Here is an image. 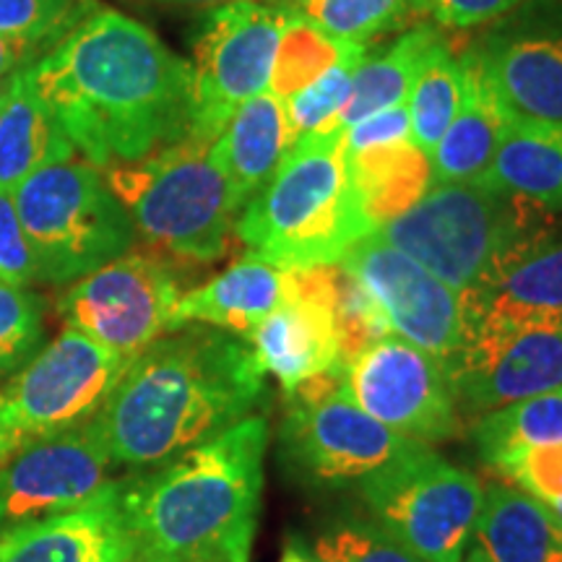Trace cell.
I'll use <instances>...</instances> for the list:
<instances>
[{
  "instance_id": "38",
  "label": "cell",
  "mask_w": 562,
  "mask_h": 562,
  "mask_svg": "<svg viewBox=\"0 0 562 562\" xmlns=\"http://www.w3.org/2000/svg\"><path fill=\"white\" fill-rule=\"evenodd\" d=\"M501 472L518 490L544 505L562 503V442L560 446L531 448L503 467Z\"/></svg>"
},
{
  "instance_id": "13",
  "label": "cell",
  "mask_w": 562,
  "mask_h": 562,
  "mask_svg": "<svg viewBox=\"0 0 562 562\" xmlns=\"http://www.w3.org/2000/svg\"><path fill=\"white\" fill-rule=\"evenodd\" d=\"M446 364L461 417L562 389V323H463V341Z\"/></svg>"
},
{
  "instance_id": "5",
  "label": "cell",
  "mask_w": 562,
  "mask_h": 562,
  "mask_svg": "<svg viewBox=\"0 0 562 562\" xmlns=\"http://www.w3.org/2000/svg\"><path fill=\"white\" fill-rule=\"evenodd\" d=\"M214 140L188 136L128 165L104 167V180L128 211L136 235L180 263H211L229 248L240 203L216 165Z\"/></svg>"
},
{
  "instance_id": "3",
  "label": "cell",
  "mask_w": 562,
  "mask_h": 562,
  "mask_svg": "<svg viewBox=\"0 0 562 562\" xmlns=\"http://www.w3.org/2000/svg\"><path fill=\"white\" fill-rule=\"evenodd\" d=\"M269 440V419L256 414L121 480L133 562H250Z\"/></svg>"
},
{
  "instance_id": "8",
  "label": "cell",
  "mask_w": 562,
  "mask_h": 562,
  "mask_svg": "<svg viewBox=\"0 0 562 562\" xmlns=\"http://www.w3.org/2000/svg\"><path fill=\"white\" fill-rule=\"evenodd\" d=\"M339 368L321 372L286 398L277 446L281 469L315 492L357 490L417 442L389 430L349 398Z\"/></svg>"
},
{
  "instance_id": "16",
  "label": "cell",
  "mask_w": 562,
  "mask_h": 562,
  "mask_svg": "<svg viewBox=\"0 0 562 562\" xmlns=\"http://www.w3.org/2000/svg\"><path fill=\"white\" fill-rule=\"evenodd\" d=\"M339 266L378 302L391 334L414 344L440 362L451 360L463 341V297L370 232L344 252Z\"/></svg>"
},
{
  "instance_id": "42",
  "label": "cell",
  "mask_w": 562,
  "mask_h": 562,
  "mask_svg": "<svg viewBox=\"0 0 562 562\" xmlns=\"http://www.w3.org/2000/svg\"><path fill=\"white\" fill-rule=\"evenodd\" d=\"M45 55H47L45 47L34 45V42L0 34V81L11 79V76L19 74L21 68L34 66V63L45 58Z\"/></svg>"
},
{
  "instance_id": "41",
  "label": "cell",
  "mask_w": 562,
  "mask_h": 562,
  "mask_svg": "<svg viewBox=\"0 0 562 562\" xmlns=\"http://www.w3.org/2000/svg\"><path fill=\"white\" fill-rule=\"evenodd\" d=\"M518 3L521 0H419V9H425L442 26L469 30V26L492 24Z\"/></svg>"
},
{
  "instance_id": "19",
  "label": "cell",
  "mask_w": 562,
  "mask_h": 562,
  "mask_svg": "<svg viewBox=\"0 0 562 562\" xmlns=\"http://www.w3.org/2000/svg\"><path fill=\"white\" fill-rule=\"evenodd\" d=\"M461 297L463 323H562V224H554L552 214L531 224Z\"/></svg>"
},
{
  "instance_id": "26",
  "label": "cell",
  "mask_w": 562,
  "mask_h": 562,
  "mask_svg": "<svg viewBox=\"0 0 562 562\" xmlns=\"http://www.w3.org/2000/svg\"><path fill=\"white\" fill-rule=\"evenodd\" d=\"M74 157V144L34 89L30 68H21L0 110V191L13 193L42 167Z\"/></svg>"
},
{
  "instance_id": "30",
  "label": "cell",
  "mask_w": 562,
  "mask_h": 562,
  "mask_svg": "<svg viewBox=\"0 0 562 562\" xmlns=\"http://www.w3.org/2000/svg\"><path fill=\"white\" fill-rule=\"evenodd\" d=\"M357 47L362 45L331 37V34L323 32L318 24H313L297 9V13L290 19V24L281 32L277 58H273L271 68L269 91L277 94L279 100H290L300 89L311 87L315 79H321L326 70L339 66Z\"/></svg>"
},
{
  "instance_id": "29",
  "label": "cell",
  "mask_w": 562,
  "mask_h": 562,
  "mask_svg": "<svg viewBox=\"0 0 562 562\" xmlns=\"http://www.w3.org/2000/svg\"><path fill=\"white\" fill-rule=\"evenodd\" d=\"M480 461L503 469L531 448L562 442V389L505 404L474 419L469 432Z\"/></svg>"
},
{
  "instance_id": "48",
  "label": "cell",
  "mask_w": 562,
  "mask_h": 562,
  "mask_svg": "<svg viewBox=\"0 0 562 562\" xmlns=\"http://www.w3.org/2000/svg\"><path fill=\"white\" fill-rule=\"evenodd\" d=\"M463 562H474V560H469V558H463Z\"/></svg>"
},
{
  "instance_id": "22",
  "label": "cell",
  "mask_w": 562,
  "mask_h": 562,
  "mask_svg": "<svg viewBox=\"0 0 562 562\" xmlns=\"http://www.w3.org/2000/svg\"><path fill=\"white\" fill-rule=\"evenodd\" d=\"M286 294V271L245 252L240 261L216 273L206 284L186 292L175 307L172 331L188 323L245 336L277 311Z\"/></svg>"
},
{
  "instance_id": "18",
  "label": "cell",
  "mask_w": 562,
  "mask_h": 562,
  "mask_svg": "<svg viewBox=\"0 0 562 562\" xmlns=\"http://www.w3.org/2000/svg\"><path fill=\"white\" fill-rule=\"evenodd\" d=\"M284 271V302L243 339L266 375L277 378L281 393L290 396L305 381L341 364L334 318L341 269L336 263Z\"/></svg>"
},
{
  "instance_id": "46",
  "label": "cell",
  "mask_w": 562,
  "mask_h": 562,
  "mask_svg": "<svg viewBox=\"0 0 562 562\" xmlns=\"http://www.w3.org/2000/svg\"><path fill=\"white\" fill-rule=\"evenodd\" d=\"M547 508H550V510H552V516L558 518V521L562 524V503H558V505H547Z\"/></svg>"
},
{
  "instance_id": "40",
  "label": "cell",
  "mask_w": 562,
  "mask_h": 562,
  "mask_svg": "<svg viewBox=\"0 0 562 562\" xmlns=\"http://www.w3.org/2000/svg\"><path fill=\"white\" fill-rule=\"evenodd\" d=\"M402 140H412V123L406 102L372 112V115L362 117L360 123L344 128V146H347L349 154L375 149V146L402 144Z\"/></svg>"
},
{
  "instance_id": "25",
  "label": "cell",
  "mask_w": 562,
  "mask_h": 562,
  "mask_svg": "<svg viewBox=\"0 0 562 562\" xmlns=\"http://www.w3.org/2000/svg\"><path fill=\"white\" fill-rule=\"evenodd\" d=\"M467 558L474 562H562V524L544 503L495 482L484 490Z\"/></svg>"
},
{
  "instance_id": "23",
  "label": "cell",
  "mask_w": 562,
  "mask_h": 562,
  "mask_svg": "<svg viewBox=\"0 0 562 562\" xmlns=\"http://www.w3.org/2000/svg\"><path fill=\"white\" fill-rule=\"evenodd\" d=\"M474 186L518 195L544 209L562 211V121H537L513 112L495 157Z\"/></svg>"
},
{
  "instance_id": "15",
  "label": "cell",
  "mask_w": 562,
  "mask_h": 562,
  "mask_svg": "<svg viewBox=\"0 0 562 562\" xmlns=\"http://www.w3.org/2000/svg\"><path fill=\"white\" fill-rule=\"evenodd\" d=\"M115 461L94 417L0 463V537L76 510L112 480Z\"/></svg>"
},
{
  "instance_id": "17",
  "label": "cell",
  "mask_w": 562,
  "mask_h": 562,
  "mask_svg": "<svg viewBox=\"0 0 562 562\" xmlns=\"http://www.w3.org/2000/svg\"><path fill=\"white\" fill-rule=\"evenodd\" d=\"M472 50L516 115L562 121V0H521Z\"/></svg>"
},
{
  "instance_id": "7",
  "label": "cell",
  "mask_w": 562,
  "mask_h": 562,
  "mask_svg": "<svg viewBox=\"0 0 562 562\" xmlns=\"http://www.w3.org/2000/svg\"><path fill=\"white\" fill-rule=\"evenodd\" d=\"M542 216L544 209L518 195L487 191L474 182H446L430 186L412 209L381 224L375 235L456 292H469L497 256Z\"/></svg>"
},
{
  "instance_id": "45",
  "label": "cell",
  "mask_w": 562,
  "mask_h": 562,
  "mask_svg": "<svg viewBox=\"0 0 562 562\" xmlns=\"http://www.w3.org/2000/svg\"><path fill=\"white\" fill-rule=\"evenodd\" d=\"M16 76V74H13ZM11 76V79H13ZM11 79H5V81H0V110H3V104H5V97H9V89H11Z\"/></svg>"
},
{
  "instance_id": "2",
  "label": "cell",
  "mask_w": 562,
  "mask_h": 562,
  "mask_svg": "<svg viewBox=\"0 0 562 562\" xmlns=\"http://www.w3.org/2000/svg\"><path fill=\"white\" fill-rule=\"evenodd\" d=\"M266 404V372L243 336L188 323L128 362L97 412L117 469L146 472L220 438Z\"/></svg>"
},
{
  "instance_id": "6",
  "label": "cell",
  "mask_w": 562,
  "mask_h": 562,
  "mask_svg": "<svg viewBox=\"0 0 562 562\" xmlns=\"http://www.w3.org/2000/svg\"><path fill=\"white\" fill-rule=\"evenodd\" d=\"M13 203L37 261L40 284H74L128 252L138 237L104 172L87 159L42 167L13 191Z\"/></svg>"
},
{
  "instance_id": "47",
  "label": "cell",
  "mask_w": 562,
  "mask_h": 562,
  "mask_svg": "<svg viewBox=\"0 0 562 562\" xmlns=\"http://www.w3.org/2000/svg\"><path fill=\"white\" fill-rule=\"evenodd\" d=\"M284 3H297V0H284Z\"/></svg>"
},
{
  "instance_id": "27",
  "label": "cell",
  "mask_w": 562,
  "mask_h": 562,
  "mask_svg": "<svg viewBox=\"0 0 562 562\" xmlns=\"http://www.w3.org/2000/svg\"><path fill=\"white\" fill-rule=\"evenodd\" d=\"M347 161L364 214L375 229L412 209L432 186L430 154L412 140L347 151Z\"/></svg>"
},
{
  "instance_id": "35",
  "label": "cell",
  "mask_w": 562,
  "mask_h": 562,
  "mask_svg": "<svg viewBox=\"0 0 562 562\" xmlns=\"http://www.w3.org/2000/svg\"><path fill=\"white\" fill-rule=\"evenodd\" d=\"M97 5V0H0V34L50 53Z\"/></svg>"
},
{
  "instance_id": "31",
  "label": "cell",
  "mask_w": 562,
  "mask_h": 562,
  "mask_svg": "<svg viewBox=\"0 0 562 562\" xmlns=\"http://www.w3.org/2000/svg\"><path fill=\"white\" fill-rule=\"evenodd\" d=\"M463 97V66L461 58H453L451 50L440 47L419 76L414 79L406 110L412 123V144L422 151L432 154L442 133L453 123L456 112L461 108Z\"/></svg>"
},
{
  "instance_id": "34",
  "label": "cell",
  "mask_w": 562,
  "mask_h": 562,
  "mask_svg": "<svg viewBox=\"0 0 562 562\" xmlns=\"http://www.w3.org/2000/svg\"><path fill=\"white\" fill-rule=\"evenodd\" d=\"M45 347V300L30 286L0 279V378L11 375Z\"/></svg>"
},
{
  "instance_id": "32",
  "label": "cell",
  "mask_w": 562,
  "mask_h": 562,
  "mask_svg": "<svg viewBox=\"0 0 562 562\" xmlns=\"http://www.w3.org/2000/svg\"><path fill=\"white\" fill-rule=\"evenodd\" d=\"M313 562H422L364 513H339L311 537Z\"/></svg>"
},
{
  "instance_id": "4",
  "label": "cell",
  "mask_w": 562,
  "mask_h": 562,
  "mask_svg": "<svg viewBox=\"0 0 562 562\" xmlns=\"http://www.w3.org/2000/svg\"><path fill=\"white\" fill-rule=\"evenodd\" d=\"M235 232L250 256L277 269L336 266L375 232L351 182L339 123L294 140L273 178L237 214Z\"/></svg>"
},
{
  "instance_id": "33",
  "label": "cell",
  "mask_w": 562,
  "mask_h": 562,
  "mask_svg": "<svg viewBox=\"0 0 562 562\" xmlns=\"http://www.w3.org/2000/svg\"><path fill=\"white\" fill-rule=\"evenodd\" d=\"M300 11L336 40L368 45L393 32L419 9V0H297ZM294 3V5H297Z\"/></svg>"
},
{
  "instance_id": "10",
  "label": "cell",
  "mask_w": 562,
  "mask_h": 562,
  "mask_svg": "<svg viewBox=\"0 0 562 562\" xmlns=\"http://www.w3.org/2000/svg\"><path fill=\"white\" fill-rule=\"evenodd\" d=\"M128 360L66 326L0 389V463L102 409Z\"/></svg>"
},
{
  "instance_id": "37",
  "label": "cell",
  "mask_w": 562,
  "mask_h": 562,
  "mask_svg": "<svg viewBox=\"0 0 562 562\" xmlns=\"http://www.w3.org/2000/svg\"><path fill=\"white\" fill-rule=\"evenodd\" d=\"M334 318L336 339H339V362L344 368H347L360 351L368 349L370 344L381 341L383 336H391L389 321H385L378 302L364 292L360 281L349 277L344 269L339 277V292H336Z\"/></svg>"
},
{
  "instance_id": "20",
  "label": "cell",
  "mask_w": 562,
  "mask_h": 562,
  "mask_svg": "<svg viewBox=\"0 0 562 562\" xmlns=\"http://www.w3.org/2000/svg\"><path fill=\"white\" fill-rule=\"evenodd\" d=\"M0 562H133L121 480L81 508L0 537Z\"/></svg>"
},
{
  "instance_id": "43",
  "label": "cell",
  "mask_w": 562,
  "mask_h": 562,
  "mask_svg": "<svg viewBox=\"0 0 562 562\" xmlns=\"http://www.w3.org/2000/svg\"><path fill=\"white\" fill-rule=\"evenodd\" d=\"M281 562H313V558L302 550V544L292 542V544H286L284 554H281Z\"/></svg>"
},
{
  "instance_id": "44",
  "label": "cell",
  "mask_w": 562,
  "mask_h": 562,
  "mask_svg": "<svg viewBox=\"0 0 562 562\" xmlns=\"http://www.w3.org/2000/svg\"><path fill=\"white\" fill-rule=\"evenodd\" d=\"M154 3H165V5H222V3H232V0H154Z\"/></svg>"
},
{
  "instance_id": "12",
  "label": "cell",
  "mask_w": 562,
  "mask_h": 562,
  "mask_svg": "<svg viewBox=\"0 0 562 562\" xmlns=\"http://www.w3.org/2000/svg\"><path fill=\"white\" fill-rule=\"evenodd\" d=\"M178 263L157 250L123 252L68 284L58 300V313L66 326L123 360H136L172 331L175 307L182 297Z\"/></svg>"
},
{
  "instance_id": "36",
  "label": "cell",
  "mask_w": 562,
  "mask_h": 562,
  "mask_svg": "<svg viewBox=\"0 0 562 562\" xmlns=\"http://www.w3.org/2000/svg\"><path fill=\"white\" fill-rule=\"evenodd\" d=\"M368 55V47H357L355 53H349L339 66L315 79L311 87L300 89L297 94H292L290 100H284L286 121L294 138L305 136V133L318 131L323 125L339 123L341 110L347 108L351 97V79H355V70Z\"/></svg>"
},
{
  "instance_id": "28",
  "label": "cell",
  "mask_w": 562,
  "mask_h": 562,
  "mask_svg": "<svg viewBox=\"0 0 562 562\" xmlns=\"http://www.w3.org/2000/svg\"><path fill=\"white\" fill-rule=\"evenodd\" d=\"M440 47H446V40L435 26H417L378 55H364L351 79L355 83L347 108L339 115L341 128L360 123L378 110L404 104L419 70Z\"/></svg>"
},
{
  "instance_id": "39",
  "label": "cell",
  "mask_w": 562,
  "mask_h": 562,
  "mask_svg": "<svg viewBox=\"0 0 562 562\" xmlns=\"http://www.w3.org/2000/svg\"><path fill=\"white\" fill-rule=\"evenodd\" d=\"M0 279L16 286L40 284L37 261L21 227L13 193L0 191Z\"/></svg>"
},
{
  "instance_id": "1",
  "label": "cell",
  "mask_w": 562,
  "mask_h": 562,
  "mask_svg": "<svg viewBox=\"0 0 562 562\" xmlns=\"http://www.w3.org/2000/svg\"><path fill=\"white\" fill-rule=\"evenodd\" d=\"M30 76L74 149L100 170L193 133L191 63L115 9L97 5Z\"/></svg>"
},
{
  "instance_id": "14",
  "label": "cell",
  "mask_w": 562,
  "mask_h": 562,
  "mask_svg": "<svg viewBox=\"0 0 562 562\" xmlns=\"http://www.w3.org/2000/svg\"><path fill=\"white\" fill-rule=\"evenodd\" d=\"M344 391L389 430L422 446L461 435L446 364L398 336H383L347 364Z\"/></svg>"
},
{
  "instance_id": "9",
  "label": "cell",
  "mask_w": 562,
  "mask_h": 562,
  "mask_svg": "<svg viewBox=\"0 0 562 562\" xmlns=\"http://www.w3.org/2000/svg\"><path fill=\"white\" fill-rule=\"evenodd\" d=\"M355 492L372 521L422 562H463L484 503L476 474L422 442Z\"/></svg>"
},
{
  "instance_id": "24",
  "label": "cell",
  "mask_w": 562,
  "mask_h": 562,
  "mask_svg": "<svg viewBox=\"0 0 562 562\" xmlns=\"http://www.w3.org/2000/svg\"><path fill=\"white\" fill-rule=\"evenodd\" d=\"M294 140L297 138L286 121L284 100L271 91L250 97L235 110V115L211 144V151L216 165L227 175L240 211L273 178Z\"/></svg>"
},
{
  "instance_id": "21",
  "label": "cell",
  "mask_w": 562,
  "mask_h": 562,
  "mask_svg": "<svg viewBox=\"0 0 562 562\" xmlns=\"http://www.w3.org/2000/svg\"><path fill=\"white\" fill-rule=\"evenodd\" d=\"M463 97L453 123L430 154L432 186L474 182L495 157L513 110L492 89L472 47L461 55Z\"/></svg>"
},
{
  "instance_id": "11",
  "label": "cell",
  "mask_w": 562,
  "mask_h": 562,
  "mask_svg": "<svg viewBox=\"0 0 562 562\" xmlns=\"http://www.w3.org/2000/svg\"><path fill=\"white\" fill-rule=\"evenodd\" d=\"M294 3L232 0L203 16L193 40V133L216 140L250 97L269 91L281 32Z\"/></svg>"
}]
</instances>
